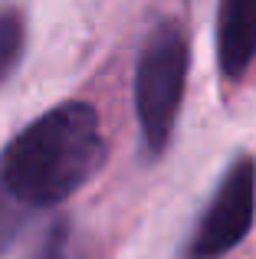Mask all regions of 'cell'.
I'll return each instance as SVG.
<instances>
[{"mask_svg":"<svg viewBox=\"0 0 256 259\" xmlns=\"http://www.w3.org/2000/svg\"><path fill=\"white\" fill-rule=\"evenodd\" d=\"M109 158L96 105L66 99L13 135L0 154V181L30 213L53 210L86 187Z\"/></svg>","mask_w":256,"mask_h":259,"instance_id":"1","label":"cell"},{"mask_svg":"<svg viewBox=\"0 0 256 259\" xmlns=\"http://www.w3.org/2000/svg\"><path fill=\"white\" fill-rule=\"evenodd\" d=\"M191 43L181 20H161L145 36L135 63V118L151 158L167 151L187 92Z\"/></svg>","mask_w":256,"mask_h":259,"instance_id":"2","label":"cell"},{"mask_svg":"<svg viewBox=\"0 0 256 259\" xmlns=\"http://www.w3.org/2000/svg\"><path fill=\"white\" fill-rule=\"evenodd\" d=\"M256 220V161L250 154L233 158L214 197L207 200L181 259H220L250 236Z\"/></svg>","mask_w":256,"mask_h":259,"instance_id":"3","label":"cell"},{"mask_svg":"<svg viewBox=\"0 0 256 259\" xmlns=\"http://www.w3.org/2000/svg\"><path fill=\"white\" fill-rule=\"evenodd\" d=\"M217 69L237 82L256 59V0H220L217 7Z\"/></svg>","mask_w":256,"mask_h":259,"instance_id":"4","label":"cell"},{"mask_svg":"<svg viewBox=\"0 0 256 259\" xmlns=\"http://www.w3.org/2000/svg\"><path fill=\"white\" fill-rule=\"evenodd\" d=\"M26 53V17L10 4H0V85L13 76Z\"/></svg>","mask_w":256,"mask_h":259,"instance_id":"5","label":"cell"},{"mask_svg":"<svg viewBox=\"0 0 256 259\" xmlns=\"http://www.w3.org/2000/svg\"><path fill=\"white\" fill-rule=\"evenodd\" d=\"M26 259H79L76 256V240H72V220L69 217H56L46 227L43 240L36 243Z\"/></svg>","mask_w":256,"mask_h":259,"instance_id":"6","label":"cell"},{"mask_svg":"<svg viewBox=\"0 0 256 259\" xmlns=\"http://www.w3.org/2000/svg\"><path fill=\"white\" fill-rule=\"evenodd\" d=\"M26 217H30V210L20 207L17 197H13L10 190H7V184L0 181V256L17 243L20 230L26 227Z\"/></svg>","mask_w":256,"mask_h":259,"instance_id":"7","label":"cell"}]
</instances>
